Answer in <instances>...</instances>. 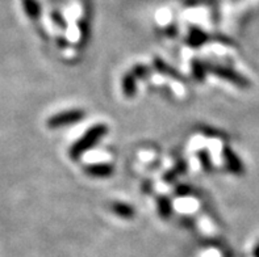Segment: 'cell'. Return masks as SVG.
I'll return each mask as SVG.
<instances>
[{
	"label": "cell",
	"mask_w": 259,
	"mask_h": 257,
	"mask_svg": "<svg viewBox=\"0 0 259 257\" xmlns=\"http://www.w3.org/2000/svg\"><path fill=\"white\" fill-rule=\"evenodd\" d=\"M184 171H186V163H184V162H179V163L172 168V170H170L166 175H164L163 177L164 181L170 184V182H172L175 179H177L178 176H181Z\"/></svg>",
	"instance_id": "30bf717a"
},
{
	"label": "cell",
	"mask_w": 259,
	"mask_h": 257,
	"mask_svg": "<svg viewBox=\"0 0 259 257\" xmlns=\"http://www.w3.org/2000/svg\"><path fill=\"white\" fill-rule=\"evenodd\" d=\"M84 117V112L74 109V111L63 112V113H58L56 116H53L48 120V126L52 129H57L61 126H67V125L76 124L79 121Z\"/></svg>",
	"instance_id": "7a4b0ae2"
},
{
	"label": "cell",
	"mask_w": 259,
	"mask_h": 257,
	"mask_svg": "<svg viewBox=\"0 0 259 257\" xmlns=\"http://www.w3.org/2000/svg\"><path fill=\"white\" fill-rule=\"evenodd\" d=\"M205 39H207V36H205L203 32H200V30L197 29H192L190 33V37H188V43H190L191 46L196 47V46L201 45Z\"/></svg>",
	"instance_id": "7c38bea8"
},
{
	"label": "cell",
	"mask_w": 259,
	"mask_h": 257,
	"mask_svg": "<svg viewBox=\"0 0 259 257\" xmlns=\"http://www.w3.org/2000/svg\"><path fill=\"white\" fill-rule=\"evenodd\" d=\"M255 256H256V257H259V248H258V249H256V251H255Z\"/></svg>",
	"instance_id": "2e32d148"
},
{
	"label": "cell",
	"mask_w": 259,
	"mask_h": 257,
	"mask_svg": "<svg viewBox=\"0 0 259 257\" xmlns=\"http://www.w3.org/2000/svg\"><path fill=\"white\" fill-rule=\"evenodd\" d=\"M133 75H135V78H140V79H144L146 78V76L150 74V71H149V69H146L145 66H135V69H133V72H132Z\"/></svg>",
	"instance_id": "5bb4252c"
},
{
	"label": "cell",
	"mask_w": 259,
	"mask_h": 257,
	"mask_svg": "<svg viewBox=\"0 0 259 257\" xmlns=\"http://www.w3.org/2000/svg\"><path fill=\"white\" fill-rule=\"evenodd\" d=\"M24 7H25L28 16L36 20L39 16V4L37 0H24Z\"/></svg>",
	"instance_id": "8fae6325"
},
{
	"label": "cell",
	"mask_w": 259,
	"mask_h": 257,
	"mask_svg": "<svg viewBox=\"0 0 259 257\" xmlns=\"http://www.w3.org/2000/svg\"><path fill=\"white\" fill-rule=\"evenodd\" d=\"M85 173L94 177H108L113 173V168L108 164H95L85 168Z\"/></svg>",
	"instance_id": "277c9868"
},
{
	"label": "cell",
	"mask_w": 259,
	"mask_h": 257,
	"mask_svg": "<svg viewBox=\"0 0 259 257\" xmlns=\"http://www.w3.org/2000/svg\"><path fill=\"white\" fill-rule=\"evenodd\" d=\"M205 70H207V67H204L200 62L194 61V63H192V71H194L195 78L199 82H204V79H205Z\"/></svg>",
	"instance_id": "4fadbf2b"
},
{
	"label": "cell",
	"mask_w": 259,
	"mask_h": 257,
	"mask_svg": "<svg viewBox=\"0 0 259 257\" xmlns=\"http://www.w3.org/2000/svg\"><path fill=\"white\" fill-rule=\"evenodd\" d=\"M154 67L157 69V71H159L161 74L171 76L172 79H178V80H183V76H182L181 72H178L177 70L172 69V67L168 66L167 63H164L162 59L159 58L154 59Z\"/></svg>",
	"instance_id": "5b68a950"
},
{
	"label": "cell",
	"mask_w": 259,
	"mask_h": 257,
	"mask_svg": "<svg viewBox=\"0 0 259 257\" xmlns=\"http://www.w3.org/2000/svg\"><path fill=\"white\" fill-rule=\"evenodd\" d=\"M107 131H108L107 125L99 124L95 125V126H92L91 129H89L87 133H85L84 135H83V137L70 148V158H71V159H78V158L80 157V155H83L89 148H91L92 146H95L99 142V139L102 137H104L105 134H107Z\"/></svg>",
	"instance_id": "6da1fadb"
},
{
	"label": "cell",
	"mask_w": 259,
	"mask_h": 257,
	"mask_svg": "<svg viewBox=\"0 0 259 257\" xmlns=\"http://www.w3.org/2000/svg\"><path fill=\"white\" fill-rule=\"evenodd\" d=\"M112 210H113V213H115L116 215L121 217V218L132 219L135 217V210H133V208L126 205V203H121V202H116V203H113V205H112Z\"/></svg>",
	"instance_id": "52a82bcc"
},
{
	"label": "cell",
	"mask_w": 259,
	"mask_h": 257,
	"mask_svg": "<svg viewBox=\"0 0 259 257\" xmlns=\"http://www.w3.org/2000/svg\"><path fill=\"white\" fill-rule=\"evenodd\" d=\"M210 72H213L214 75L220 76V78L229 80V82L234 83L237 85H247V82L241 75H238L233 70L227 69V67H221V66H209L208 67Z\"/></svg>",
	"instance_id": "3957f363"
},
{
	"label": "cell",
	"mask_w": 259,
	"mask_h": 257,
	"mask_svg": "<svg viewBox=\"0 0 259 257\" xmlns=\"http://www.w3.org/2000/svg\"><path fill=\"white\" fill-rule=\"evenodd\" d=\"M199 158L203 160V162H201V164H203L204 168H205V170H210V158H209V155H208L205 151H201V152H199Z\"/></svg>",
	"instance_id": "9a60e30c"
},
{
	"label": "cell",
	"mask_w": 259,
	"mask_h": 257,
	"mask_svg": "<svg viewBox=\"0 0 259 257\" xmlns=\"http://www.w3.org/2000/svg\"><path fill=\"white\" fill-rule=\"evenodd\" d=\"M224 157H225V160H227L229 170L233 171L234 173H240V171H242V167H241L240 162H238V159H237L236 155H234L233 151L230 150L229 147L224 148Z\"/></svg>",
	"instance_id": "ba28073f"
},
{
	"label": "cell",
	"mask_w": 259,
	"mask_h": 257,
	"mask_svg": "<svg viewBox=\"0 0 259 257\" xmlns=\"http://www.w3.org/2000/svg\"><path fill=\"white\" fill-rule=\"evenodd\" d=\"M158 213L162 218L167 219L171 214V202L166 197H159L158 198Z\"/></svg>",
	"instance_id": "9c48e42d"
},
{
	"label": "cell",
	"mask_w": 259,
	"mask_h": 257,
	"mask_svg": "<svg viewBox=\"0 0 259 257\" xmlns=\"http://www.w3.org/2000/svg\"><path fill=\"white\" fill-rule=\"evenodd\" d=\"M137 91V84H136V78L133 74H126L122 78V92L126 97H133Z\"/></svg>",
	"instance_id": "8992f818"
}]
</instances>
